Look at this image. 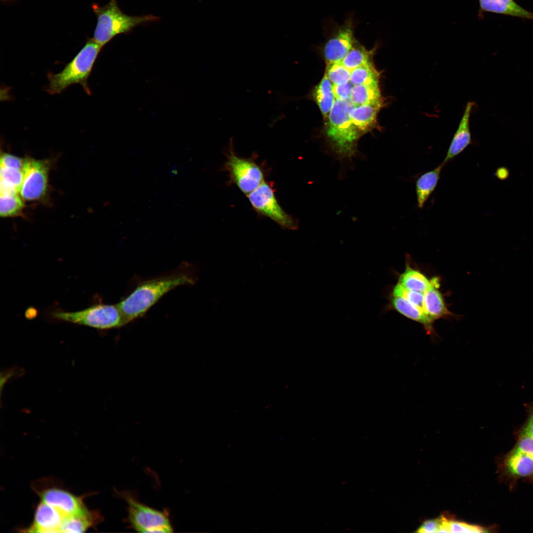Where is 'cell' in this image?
Returning a JSON list of instances; mask_svg holds the SVG:
<instances>
[{
	"instance_id": "484cf974",
	"label": "cell",
	"mask_w": 533,
	"mask_h": 533,
	"mask_svg": "<svg viewBox=\"0 0 533 533\" xmlns=\"http://www.w3.org/2000/svg\"><path fill=\"white\" fill-rule=\"evenodd\" d=\"M350 81L353 85L379 82V74L371 62L350 71Z\"/></svg>"
},
{
	"instance_id": "30bf717a",
	"label": "cell",
	"mask_w": 533,
	"mask_h": 533,
	"mask_svg": "<svg viewBox=\"0 0 533 533\" xmlns=\"http://www.w3.org/2000/svg\"><path fill=\"white\" fill-rule=\"evenodd\" d=\"M354 24L351 18L336 27L325 42L323 54L327 64L342 62L355 42Z\"/></svg>"
},
{
	"instance_id": "52a82bcc",
	"label": "cell",
	"mask_w": 533,
	"mask_h": 533,
	"mask_svg": "<svg viewBox=\"0 0 533 533\" xmlns=\"http://www.w3.org/2000/svg\"><path fill=\"white\" fill-rule=\"evenodd\" d=\"M230 181L248 195L264 181L261 167L251 159L238 156L233 151L232 138L229 139L228 153L225 164Z\"/></svg>"
},
{
	"instance_id": "7402d4cb",
	"label": "cell",
	"mask_w": 533,
	"mask_h": 533,
	"mask_svg": "<svg viewBox=\"0 0 533 533\" xmlns=\"http://www.w3.org/2000/svg\"><path fill=\"white\" fill-rule=\"evenodd\" d=\"M349 100L354 106L383 101L379 83L353 85Z\"/></svg>"
},
{
	"instance_id": "7a4b0ae2",
	"label": "cell",
	"mask_w": 533,
	"mask_h": 533,
	"mask_svg": "<svg viewBox=\"0 0 533 533\" xmlns=\"http://www.w3.org/2000/svg\"><path fill=\"white\" fill-rule=\"evenodd\" d=\"M354 106L349 99H336L327 119V141L339 159L351 160L357 152V142L361 134L351 119L350 112Z\"/></svg>"
},
{
	"instance_id": "d6a6232c",
	"label": "cell",
	"mask_w": 533,
	"mask_h": 533,
	"mask_svg": "<svg viewBox=\"0 0 533 533\" xmlns=\"http://www.w3.org/2000/svg\"><path fill=\"white\" fill-rule=\"evenodd\" d=\"M353 85L349 82L340 85H334L333 93L336 99L346 100L349 99L351 90Z\"/></svg>"
},
{
	"instance_id": "2e32d148",
	"label": "cell",
	"mask_w": 533,
	"mask_h": 533,
	"mask_svg": "<svg viewBox=\"0 0 533 533\" xmlns=\"http://www.w3.org/2000/svg\"><path fill=\"white\" fill-rule=\"evenodd\" d=\"M437 278H433L424 293L423 310L432 322L434 320L449 313L442 295L438 290L439 284Z\"/></svg>"
},
{
	"instance_id": "f1b7e54d",
	"label": "cell",
	"mask_w": 533,
	"mask_h": 533,
	"mask_svg": "<svg viewBox=\"0 0 533 533\" xmlns=\"http://www.w3.org/2000/svg\"><path fill=\"white\" fill-rule=\"evenodd\" d=\"M424 293L407 289L397 283L393 289L392 295L400 297L407 300L424 312Z\"/></svg>"
},
{
	"instance_id": "6da1fadb",
	"label": "cell",
	"mask_w": 533,
	"mask_h": 533,
	"mask_svg": "<svg viewBox=\"0 0 533 533\" xmlns=\"http://www.w3.org/2000/svg\"><path fill=\"white\" fill-rule=\"evenodd\" d=\"M197 276L193 268L142 281L125 298L117 304L127 324L143 316L169 291L182 285H193Z\"/></svg>"
},
{
	"instance_id": "4dcf8cb0",
	"label": "cell",
	"mask_w": 533,
	"mask_h": 533,
	"mask_svg": "<svg viewBox=\"0 0 533 533\" xmlns=\"http://www.w3.org/2000/svg\"><path fill=\"white\" fill-rule=\"evenodd\" d=\"M450 533H485L488 531L483 527L473 525L457 521L450 517L449 520Z\"/></svg>"
},
{
	"instance_id": "5b68a950",
	"label": "cell",
	"mask_w": 533,
	"mask_h": 533,
	"mask_svg": "<svg viewBox=\"0 0 533 533\" xmlns=\"http://www.w3.org/2000/svg\"><path fill=\"white\" fill-rule=\"evenodd\" d=\"M127 503V522L130 527L141 533H172L173 528L168 513L152 508L139 501L130 491L118 492Z\"/></svg>"
},
{
	"instance_id": "4fadbf2b",
	"label": "cell",
	"mask_w": 533,
	"mask_h": 533,
	"mask_svg": "<svg viewBox=\"0 0 533 533\" xmlns=\"http://www.w3.org/2000/svg\"><path fill=\"white\" fill-rule=\"evenodd\" d=\"M473 105L474 103L472 102H469L466 104L458 128L443 162L445 164L460 153L471 143L469 119Z\"/></svg>"
},
{
	"instance_id": "e0dca14e",
	"label": "cell",
	"mask_w": 533,
	"mask_h": 533,
	"mask_svg": "<svg viewBox=\"0 0 533 533\" xmlns=\"http://www.w3.org/2000/svg\"><path fill=\"white\" fill-rule=\"evenodd\" d=\"M504 463L506 470L513 475L533 476V457L515 447L506 456Z\"/></svg>"
},
{
	"instance_id": "277c9868",
	"label": "cell",
	"mask_w": 533,
	"mask_h": 533,
	"mask_svg": "<svg viewBox=\"0 0 533 533\" xmlns=\"http://www.w3.org/2000/svg\"><path fill=\"white\" fill-rule=\"evenodd\" d=\"M102 47L94 39L88 38L75 57L58 73L49 74L47 91L51 94H59L70 85L80 84L86 93L91 94L88 79Z\"/></svg>"
},
{
	"instance_id": "603a6c76",
	"label": "cell",
	"mask_w": 533,
	"mask_h": 533,
	"mask_svg": "<svg viewBox=\"0 0 533 533\" xmlns=\"http://www.w3.org/2000/svg\"><path fill=\"white\" fill-rule=\"evenodd\" d=\"M375 48L368 50L356 41L352 48L342 61L343 65L350 71L371 61Z\"/></svg>"
},
{
	"instance_id": "d6986e66",
	"label": "cell",
	"mask_w": 533,
	"mask_h": 533,
	"mask_svg": "<svg viewBox=\"0 0 533 533\" xmlns=\"http://www.w3.org/2000/svg\"><path fill=\"white\" fill-rule=\"evenodd\" d=\"M391 304L393 308L404 316L423 324L428 333L433 331L432 322L424 312L407 300L398 296L392 295Z\"/></svg>"
},
{
	"instance_id": "4316f807",
	"label": "cell",
	"mask_w": 533,
	"mask_h": 533,
	"mask_svg": "<svg viewBox=\"0 0 533 533\" xmlns=\"http://www.w3.org/2000/svg\"><path fill=\"white\" fill-rule=\"evenodd\" d=\"M0 186L20 191L23 179V170L0 166Z\"/></svg>"
},
{
	"instance_id": "e575fe53",
	"label": "cell",
	"mask_w": 533,
	"mask_h": 533,
	"mask_svg": "<svg viewBox=\"0 0 533 533\" xmlns=\"http://www.w3.org/2000/svg\"><path fill=\"white\" fill-rule=\"evenodd\" d=\"M520 434L527 435L533 438V408L530 411L529 417Z\"/></svg>"
},
{
	"instance_id": "d590c367",
	"label": "cell",
	"mask_w": 533,
	"mask_h": 533,
	"mask_svg": "<svg viewBox=\"0 0 533 533\" xmlns=\"http://www.w3.org/2000/svg\"><path fill=\"white\" fill-rule=\"evenodd\" d=\"M495 175L498 179L505 180L509 176V171L506 168L502 167L496 170Z\"/></svg>"
},
{
	"instance_id": "5bb4252c",
	"label": "cell",
	"mask_w": 533,
	"mask_h": 533,
	"mask_svg": "<svg viewBox=\"0 0 533 533\" xmlns=\"http://www.w3.org/2000/svg\"><path fill=\"white\" fill-rule=\"evenodd\" d=\"M479 13L485 12L505 15L533 21V12L528 11L514 0H479Z\"/></svg>"
},
{
	"instance_id": "ba28073f",
	"label": "cell",
	"mask_w": 533,
	"mask_h": 533,
	"mask_svg": "<svg viewBox=\"0 0 533 533\" xmlns=\"http://www.w3.org/2000/svg\"><path fill=\"white\" fill-rule=\"evenodd\" d=\"M247 195L253 208L258 213L270 219L282 228L298 229V221L282 209L277 200L272 186L268 183L264 181Z\"/></svg>"
},
{
	"instance_id": "1f68e13d",
	"label": "cell",
	"mask_w": 533,
	"mask_h": 533,
	"mask_svg": "<svg viewBox=\"0 0 533 533\" xmlns=\"http://www.w3.org/2000/svg\"><path fill=\"white\" fill-rule=\"evenodd\" d=\"M0 166L23 170L24 159L9 153L3 152L0 155Z\"/></svg>"
},
{
	"instance_id": "ffe728a7",
	"label": "cell",
	"mask_w": 533,
	"mask_h": 533,
	"mask_svg": "<svg viewBox=\"0 0 533 533\" xmlns=\"http://www.w3.org/2000/svg\"><path fill=\"white\" fill-rule=\"evenodd\" d=\"M333 84L325 74L313 91V96L325 119H327L336 100Z\"/></svg>"
},
{
	"instance_id": "83f0119b",
	"label": "cell",
	"mask_w": 533,
	"mask_h": 533,
	"mask_svg": "<svg viewBox=\"0 0 533 533\" xmlns=\"http://www.w3.org/2000/svg\"><path fill=\"white\" fill-rule=\"evenodd\" d=\"M325 74L334 85L344 84L350 81V71L342 62L327 64Z\"/></svg>"
},
{
	"instance_id": "cb8c5ba5",
	"label": "cell",
	"mask_w": 533,
	"mask_h": 533,
	"mask_svg": "<svg viewBox=\"0 0 533 533\" xmlns=\"http://www.w3.org/2000/svg\"><path fill=\"white\" fill-rule=\"evenodd\" d=\"M398 283L409 290L424 293L428 287L430 281L419 271L408 268L400 276Z\"/></svg>"
},
{
	"instance_id": "8992f818",
	"label": "cell",
	"mask_w": 533,
	"mask_h": 533,
	"mask_svg": "<svg viewBox=\"0 0 533 533\" xmlns=\"http://www.w3.org/2000/svg\"><path fill=\"white\" fill-rule=\"evenodd\" d=\"M51 317L56 320L101 330L119 328L127 324L117 305L97 304L73 312L55 311L51 313Z\"/></svg>"
},
{
	"instance_id": "9a60e30c",
	"label": "cell",
	"mask_w": 533,
	"mask_h": 533,
	"mask_svg": "<svg viewBox=\"0 0 533 533\" xmlns=\"http://www.w3.org/2000/svg\"><path fill=\"white\" fill-rule=\"evenodd\" d=\"M383 102L354 106L350 112L351 121L362 135L376 126L377 115Z\"/></svg>"
},
{
	"instance_id": "9c48e42d",
	"label": "cell",
	"mask_w": 533,
	"mask_h": 533,
	"mask_svg": "<svg viewBox=\"0 0 533 533\" xmlns=\"http://www.w3.org/2000/svg\"><path fill=\"white\" fill-rule=\"evenodd\" d=\"M48 166L43 160L24 159L23 179L19 193L23 199L35 200L45 194L48 181Z\"/></svg>"
},
{
	"instance_id": "f546056e",
	"label": "cell",
	"mask_w": 533,
	"mask_h": 533,
	"mask_svg": "<svg viewBox=\"0 0 533 533\" xmlns=\"http://www.w3.org/2000/svg\"><path fill=\"white\" fill-rule=\"evenodd\" d=\"M417 532L423 533H449L446 519L444 515L440 518L425 521Z\"/></svg>"
},
{
	"instance_id": "7c38bea8",
	"label": "cell",
	"mask_w": 533,
	"mask_h": 533,
	"mask_svg": "<svg viewBox=\"0 0 533 533\" xmlns=\"http://www.w3.org/2000/svg\"><path fill=\"white\" fill-rule=\"evenodd\" d=\"M65 517L58 510L41 501L36 509L33 523L28 528V532L60 533Z\"/></svg>"
},
{
	"instance_id": "8fae6325",
	"label": "cell",
	"mask_w": 533,
	"mask_h": 533,
	"mask_svg": "<svg viewBox=\"0 0 533 533\" xmlns=\"http://www.w3.org/2000/svg\"><path fill=\"white\" fill-rule=\"evenodd\" d=\"M42 501L51 506L65 517L83 513L88 511L78 497L58 488H50L40 494Z\"/></svg>"
},
{
	"instance_id": "44dd1931",
	"label": "cell",
	"mask_w": 533,
	"mask_h": 533,
	"mask_svg": "<svg viewBox=\"0 0 533 533\" xmlns=\"http://www.w3.org/2000/svg\"><path fill=\"white\" fill-rule=\"evenodd\" d=\"M101 517L98 513L89 512L88 511L64 518L60 533H82L90 526L100 521Z\"/></svg>"
},
{
	"instance_id": "d4e9b609",
	"label": "cell",
	"mask_w": 533,
	"mask_h": 533,
	"mask_svg": "<svg viewBox=\"0 0 533 533\" xmlns=\"http://www.w3.org/2000/svg\"><path fill=\"white\" fill-rule=\"evenodd\" d=\"M24 207L22 198L18 192L0 193V215L9 217L19 215Z\"/></svg>"
},
{
	"instance_id": "3957f363",
	"label": "cell",
	"mask_w": 533,
	"mask_h": 533,
	"mask_svg": "<svg viewBox=\"0 0 533 533\" xmlns=\"http://www.w3.org/2000/svg\"><path fill=\"white\" fill-rule=\"evenodd\" d=\"M91 6L97 17L92 38L102 47L119 34H127L139 25L159 19V17L152 14L128 15L120 10L116 0H110L102 6L97 3H93Z\"/></svg>"
},
{
	"instance_id": "836d02e7",
	"label": "cell",
	"mask_w": 533,
	"mask_h": 533,
	"mask_svg": "<svg viewBox=\"0 0 533 533\" xmlns=\"http://www.w3.org/2000/svg\"><path fill=\"white\" fill-rule=\"evenodd\" d=\"M515 447L533 457V438L520 434L519 440Z\"/></svg>"
},
{
	"instance_id": "ac0fdd59",
	"label": "cell",
	"mask_w": 533,
	"mask_h": 533,
	"mask_svg": "<svg viewBox=\"0 0 533 533\" xmlns=\"http://www.w3.org/2000/svg\"><path fill=\"white\" fill-rule=\"evenodd\" d=\"M445 164L442 162L435 169L424 173L416 182L417 205L419 209L424 204L435 189L440 179L441 172Z\"/></svg>"
}]
</instances>
